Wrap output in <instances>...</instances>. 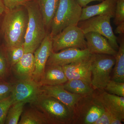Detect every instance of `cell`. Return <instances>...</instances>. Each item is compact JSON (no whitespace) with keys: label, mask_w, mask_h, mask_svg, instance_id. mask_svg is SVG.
Listing matches in <instances>:
<instances>
[{"label":"cell","mask_w":124,"mask_h":124,"mask_svg":"<svg viewBox=\"0 0 124 124\" xmlns=\"http://www.w3.org/2000/svg\"><path fill=\"white\" fill-rule=\"evenodd\" d=\"M28 22V13L24 6L6 11L2 15L0 34L6 48L23 45Z\"/></svg>","instance_id":"obj_1"},{"label":"cell","mask_w":124,"mask_h":124,"mask_svg":"<svg viewBox=\"0 0 124 124\" xmlns=\"http://www.w3.org/2000/svg\"><path fill=\"white\" fill-rule=\"evenodd\" d=\"M28 15V22L23 46L24 53L33 54L48 33L38 5L30 1L24 6Z\"/></svg>","instance_id":"obj_2"},{"label":"cell","mask_w":124,"mask_h":124,"mask_svg":"<svg viewBox=\"0 0 124 124\" xmlns=\"http://www.w3.org/2000/svg\"><path fill=\"white\" fill-rule=\"evenodd\" d=\"M31 105L44 115L49 124H71L72 113L55 98L42 93Z\"/></svg>","instance_id":"obj_3"},{"label":"cell","mask_w":124,"mask_h":124,"mask_svg":"<svg viewBox=\"0 0 124 124\" xmlns=\"http://www.w3.org/2000/svg\"><path fill=\"white\" fill-rule=\"evenodd\" d=\"M82 10L77 0H60L51 24V36L53 37L67 27L77 26Z\"/></svg>","instance_id":"obj_4"},{"label":"cell","mask_w":124,"mask_h":124,"mask_svg":"<svg viewBox=\"0 0 124 124\" xmlns=\"http://www.w3.org/2000/svg\"><path fill=\"white\" fill-rule=\"evenodd\" d=\"M93 94L83 96L75 104L71 124H93L104 113V108L95 100Z\"/></svg>","instance_id":"obj_5"},{"label":"cell","mask_w":124,"mask_h":124,"mask_svg":"<svg viewBox=\"0 0 124 124\" xmlns=\"http://www.w3.org/2000/svg\"><path fill=\"white\" fill-rule=\"evenodd\" d=\"M115 62L113 55L93 54L91 66V85L95 90H104L111 79V73Z\"/></svg>","instance_id":"obj_6"},{"label":"cell","mask_w":124,"mask_h":124,"mask_svg":"<svg viewBox=\"0 0 124 124\" xmlns=\"http://www.w3.org/2000/svg\"><path fill=\"white\" fill-rule=\"evenodd\" d=\"M111 18L108 16H97L79 21L77 26L84 34L93 32L103 36L108 40L113 48L117 51L119 49V45L117 43V37L113 32L111 25Z\"/></svg>","instance_id":"obj_7"},{"label":"cell","mask_w":124,"mask_h":124,"mask_svg":"<svg viewBox=\"0 0 124 124\" xmlns=\"http://www.w3.org/2000/svg\"><path fill=\"white\" fill-rule=\"evenodd\" d=\"M70 48L86 49L84 33L77 25L67 27L53 37L52 52Z\"/></svg>","instance_id":"obj_8"},{"label":"cell","mask_w":124,"mask_h":124,"mask_svg":"<svg viewBox=\"0 0 124 124\" xmlns=\"http://www.w3.org/2000/svg\"><path fill=\"white\" fill-rule=\"evenodd\" d=\"M41 85L32 78L18 80L13 84L11 93L13 103H33L42 93Z\"/></svg>","instance_id":"obj_9"},{"label":"cell","mask_w":124,"mask_h":124,"mask_svg":"<svg viewBox=\"0 0 124 124\" xmlns=\"http://www.w3.org/2000/svg\"><path fill=\"white\" fill-rule=\"evenodd\" d=\"M93 95L106 111L124 121V97L110 93L104 90H95Z\"/></svg>","instance_id":"obj_10"},{"label":"cell","mask_w":124,"mask_h":124,"mask_svg":"<svg viewBox=\"0 0 124 124\" xmlns=\"http://www.w3.org/2000/svg\"><path fill=\"white\" fill-rule=\"evenodd\" d=\"M93 57V54H92L88 57L62 66L68 80H82L91 85Z\"/></svg>","instance_id":"obj_11"},{"label":"cell","mask_w":124,"mask_h":124,"mask_svg":"<svg viewBox=\"0 0 124 124\" xmlns=\"http://www.w3.org/2000/svg\"><path fill=\"white\" fill-rule=\"evenodd\" d=\"M53 37L49 32L46 34L39 46L33 53L35 69L32 78L39 83L44 74L46 62L52 52Z\"/></svg>","instance_id":"obj_12"},{"label":"cell","mask_w":124,"mask_h":124,"mask_svg":"<svg viewBox=\"0 0 124 124\" xmlns=\"http://www.w3.org/2000/svg\"><path fill=\"white\" fill-rule=\"evenodd\" d=\"M87 48L81 49L77 48H67L59 52H52L46 65H57L63 66L70 64L91 55Z\"/></svg>","instance_id":"obj_13"},{"label":"cell","mask_w":124,"mask_h":124,"mask_svg":"<svg viewBox=\"0 0 124 124\" xmlns=\"http://www.w3.org/2000/svg\"><path fill=\"white\" fill-rule=\"evenodd\" d=\"M86 48L91 54H104L115 56L117 53L106 37L95 32L85 34Z\"/></svg>","instance_id":"obj_14"},{"label":"cell","mask_w":124,"mask_h":124,"mask_svg":"<svg viewBox=\"0 0 124 124\" xmlns=\"http://www.w3.org/2000/svg\"><path fill=\"white\" fill-rule=\"evenodd\" d=\"M42 93L53 97L59 100L68 107L72 113L75 105L83 96L72 93L67 91L63 85H41Z\"/></svg>","instance_id":"obj_15"},{"label":"cell","mask_w":124,"mask_h":124,"mask_svg":"<svg viewBox=\"0 0 124 124\" xmlns=\"http://www.w3.org/2000/svg\"><path fill=\"white\" fill-rule=\"evenodd\" d=\"M117 0H103L98 4L83 7L79 21L99 15L108 16L114 18Z\"/></svg>","instance_id":"obj_16"},{"label":"cell","mask_w":124,"mask_h":124,"mask_svg":"<svg viewBox=\"0 0 124 124\" xmlns=\"http://www.w3.org/2000/svg\"><path fill=\"white\" fill-rule=\"evenodd\" d=\"M68 80L62 66L46 65L39 83L42 85H58L63 84Z\"/></svg>","instance_id":"obj_17"},{"label":"cell","mask_w":124,"mask_h":124,"mask_svg":"<svg viewBox=\"0 0 124 124\" xmlns=\"http://www.w3.org/2000/svg\"><path fill=\"white\" fill-rule=\"evenodd\" d=\"M11 68L19 79L32 78L35 69L33 54H24L21 59Z\"/></svg>","instance_id":"obj_18"},{"label":"cell","mask_w":124,"mask_h":124,"mask_svg":"<svg viewBox=\"0 0 124 124\" xmlns=\"http://www.w3.org/2000/svg\"><path fill=\"white\" fill-rule=\"evenodd\" d=\"M40 11L45 26L49 32L52 21L57 9L60 0H33Z\"/></svg>","instance_id":"obj_19"},{"label":"cell","mask_w":124,"mask_h":124,"mask_svg":"<svg viewBox=\"0 0 124 124\" xmlns=\"http://www.w3.org/2000/svg\"><path fill=\"white\" fill-rule=\"evenodd\" d=\"M119 49L115 55V62L113 69L111 80L120 82H124V34L120 35L117 38Z\"/></svg>","instance_id":"obj_20"},{"label":"cell","mask_w":124,"mask_h":124,"mask_svg":"<svg viewBox=\"0 0 124 124\" xmlns=\"http://www.w3.org/2000/svg\"><path fill=\"white\" fill-rule=\"evenodd\" d=\"M63 85L67 91L82 96L92 95L94 91L91 84L82 80H68Z\"/></svg>","instance_id":"obj_21"},{"label":"cell","mask_w":124,"mask_h":124,"mask_svg":"<svg viewBox=\"0 0 124 124\" xmlns=\"http://www.w3.org/2000/svg\"><path fill=\"white\" fill-rule=\"evenodd\" d=\"M18 124H49L44 114L31 105L23 111Z\"/></svg>","instance_id":"obj_22"},{"label":"cell","mask_w":124,"mask_h":124,"mask_svg":"<svg viewBox=\"0 0 124 124\" xmlns=\"http://www.w3.org/2000/svg\"><path fill=\"white\" fill-rule=\"evenodd\" d=\"M26 104L22 102L13 103L8 111L5 124H18Z\"/></svg>","instance_id":"obj_23"},{"label":"cell","mask_w":124,"mask_h":124,"mask_svg":"<svg viewBox=\"0 0 124 124\" xmlns=\"http://www.w3.org/2000/svg\"><path fill=\"white\" fill-rule=\"evenodd\" d=\"M6 49L9 65L11 68L21 59L25 54L23 45L11 48L6 47Z\"/></svg>","instance_id":"obj_24"},{"label":"cell","mask_w":124,"mask_h":124,"mask_svg":"<svg viewBox=\"0 0 124 124\" xmlns=\"http://www.w3.org/2000/svg\"><path fill=\"white\" fill-rule=\"evenodd\" d=\"M4 45L0 46V79L5 80L10 68Z\"/></svg>","instance_id":"obj_25"},{"label":"cell","mask_w":124,"mask_h":124,"mask_svg":"<svg viewBox=\"0 0 124 124\" xmlns=\"http://www.w3.org/2000/svg\"><path fill=\"white\" fill-rule=\"evenodd\" d=\"M104 90L110 93L124 97V82H117L111 79Z\"/></svg>","instance_id":"obj_26"},{"label":"cell","mask_w":124,"mask_h":124,"mask_svg":"<svg viewBox=\"0 0 124 124\" xmlns=\"http://www.w3.org/2000/svg\"><path fill=\"white\" fill-rule=\"evenodd\" d=\"M13 103L11 95L0 100V124H5L8 111Z\"/></svg>","instance_id":"obj_27"},{"label":"cell","mask_w":124,"mask_h":124,"mask_svg":"<svg viewBox=\"0 0 124 124\" xmlns=\"http://www.w3.org/2000/svg\"><path fill=\"white\" fill-rule=\"evenodd\" d=\"M114 18L116 26L124 22V0H117Z\"/></svg>","instance_id":"obj_28"},{"label":"cell","mask_w":124,"mask_h":124,"mask_svg":"<svg viewBox=\"0 0 124 124\" xmlns=\"http://www.w3.org/2000/svg\"><path fill=\"white\" fill-rule=\"evenodd\" d=\"M13 84L7 82L5 80L0 79V100L11 95Z\"/></svg>","instance_id":"obj_29"},{"label":"cell","mask_w":124,"mask_h":124,"mask_svg":"<svg viewBox=\"0 0 124 124\" xmlns=\"http://www.w3.org/2000/svg\"><path fill=\"white\" fill-rule=\"evenodd\" d=\"M32 0H2L7 10H11L21 6H24L27 2Z\"/></svg>","instance_id":"obj_30"},{"label":"cell","mask_w":124,"mask_h":124,"mask_svg":"<svg viewBox=\"0 0 124 124\" xmlns=\"http://www.w3.org/2000/svg\"><path fill=\"white\" fill-rule=\"evenodd\" d=\"M115 117L105 111L93 124H111L112 121Z\"/></svg>","instance_id":"obj_31"},{"label":"cell","mask_w":124,"mask_h":124,"mask_svg":"<svg viewBox=\"0 0 124 124\" xmlns=\"http://www.w3.org/2000/svg\"><path fill=\"white\" fill-rule=\"evenodd\" d=\"M103 0H77L78 2L81 7H84L86 6L90 2L94 1L101 2Z\"/></svg>","instance_id":"obj_32"},{"label":"cell","mask_w":124,"mask_h":124,"mask_svg":"<svg viewBox=\"0 0 124 124\" xmlns=\"http://www.w3.org/2000/svg\"><path fill=\"white\" fill-rule=\"evenodd\" d=\"M115 33L119 35L124 34V22L117 25Z\"/></svg>","instance_id":"obj_33"},{"label":"cell","mask_w":124,"mask_h":124,"mask_svg":"<svg viewBox=\"0 0 124 124\" xmlns=\"http://www.w3.org/2000/svg\"><path fill=\"white\" fill-rule=\"evenodd\" d=\"M7 10L2 0H0V14L3 15Z\"/></svg>","instance_id":"obj_34"},{"label":"cell","mask_w":124,"mask_h":124,"mask_svg":"<svg viewBox=\"0 0 124 124\" xmlns=\"http://www.w3.org/2000/svg\"><path fill=\"white\" fill-rule=\"evenodd\" d=\"M2 15L0 14V33L1 26V21H2Z\"/></svg>","instance_id":"obj_35"}]
</instances>
